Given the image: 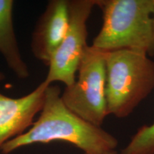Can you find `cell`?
<instances>
[{
	"label": "cell",
	"instance_id": "6da1fadb",
	"mask_svg": "<svg viewBox=\"0 0 154 154\" xmlns=\"http://www.w3.org/2000/svg\"><path fill=\"white\" fill-rule=\"evenodd\" d=\"M64 141L82 150L84 154H103L115 150L118 140L114 136L75 114L61 99V89L49 85L39 118L27 131L5 143L1 148L9 154L19 148L34 143Z\"/></svg>",
	"mask_w": 154,
	"mask_h": 154
},
{
	"label": "cell",
	"instance_id": "7a4b0ae2",
	"mask_svg": "<svg viewBox=\"0 0 154 154\" xmlns=\"http://www.w3.org/2000/svg\"><path fill=\"white\" fill-rule=\"evenodd\" d=\"M103 24L92 47L103 51L130 49L154 57V0H97Z\"/></svg>",
	"mask_w": 154,
	"mask_h": 154
},
{
	"label": "cell",
	"instance_id": "3957f363",
	"mask_svg": "<svg viewBox=\"0 0 154 154\" xmlns=\"http://www.w3.org/2000/svg\"><path fill=\"white\" fill-rule=\"evenodd\" d=\"M109 115L126 118L154 88V61L146 53L130 49L106 51Z\"/></svg>",
	"mask_w": 154,
	"mask_h": 154
},
{
	"label": "cell",
	"instance_id": "277c9868",
	"mask_svg": "<svg viewBox=\"0 0 154 154\" xmlns=\"http://www.w3.org/2000/svg\"><path fill=\"white\" fill-rule=\"evenodd\" d=\"M106 53L88 46L81 59L76 81L61 94V99L69 109L100 127L109 115L106 96Z\"/></svg>",
	"mask_w": 154,
	"mask_h": 154
},
{
	"label": "cell",
	"instance_id": "5b68a950",
	"mask_svg": "<svg viewBox=\"0 0 154 154\" xmlns=\"http://www.w3.org/2000/svg\"><path fill=\"white\" fill-rule=\"evenodd\" d=\"M96 5L97 0L69 1L68 29L50 61L49 72L44 80L48 85L59 82L68 87L75 82L81 59L88 47L86 23Z\"/></svg>",
	"mask_w": 154,
	"mask_h": 154
},
{
	"label": "cell",
	"instance_id": "8992f818",
	"mask_svg": "<svg viewBox=\"0 0 154 154\" xmlns=\"http://www.w3.org/2000/svg\"><path fill=\"white\" fill-rule=\"evenodd\" d=\"M49 86L44 81L33 91L20 98L0 93V149L33 125L34 118L43 108Z\"/></svg>",
	"mask_w": 154,
	"mask_h": 154
},
{
	"label": "cell",
	"instance_id": "52a82bcc",
	"mask_svg": "<svg viewBox=\"0 0 154 154\" xmlns=\"http://www.w3.org/2000/svg\"><path fill=\"white\" fill-rule=\"evenodd\" d=\"M69 22V1H49L36 22L31 42L33 55L46 66H49L54 54L62 42Z\"/></svg>",
	"mask_w": 154,
	"mask_h": 154
},
{
	"label": "cell",
	"instance_id": "ba28073f",
	"mask_svg": "<svg viewBox=\"0 0 154 154\" xmlns=\"http://www.w3.org/2000/svg\"><path fill=\"white\" fill-rule=\"evenodd\" d=\"M14 1L0 0V54L9 68L19 79L30 76L26 62L23 60L13 24Z\"/></svg>",
	"mask_w": 154,
	"mask_h": 154
},
{
	"label": "cell",
	"instance_id": "9c48e42d",
	"mask_svg": "<svg viewBox=\"0 0 154 154\" xmlns=\"http://www.w3.org/2000/svg\"><path fill=\"white\" fill-rule=\"evenodd\" d=\"M120 154H154V122L140 127Z\"/></svg>",
	"mask_w": 154,
	"mask_h": 154
},
{
	"label": "cell",
	"instance_id": "30bf717a",
	"mask_svg": "<svg viewBox=\"0 0 154 154\" xmlns=\"http://www.w3.org/2000/svg\"><path fill=\"white\" fill-rule=\"evenodd\" d=\"M103 154H119V153H118V152L116 151V150H112V151H109L106 152V153Z\"/></svg>",
	"mask_w": 154,
	"mask_h": 154
},
{
	"label": "cell",
	"instance_id": "8fae6325",
	"mask_svg": "<svg viewBox=\"0 0 154 154\" xmlns=\"http://www.w3.org/2000/svg\"><path fill=\"white\" fill-rule=\"evenodd\" d=\"M5 79V74H4L3 73H2L1 72H0V82H2V81Z\"/></svg>",
	"mask_w": 154,
	"mask_h": 154
},
{
	"label": "cell",
	"instance_id": "7c38bea8",
	"mask_svg": "<svg viewBox=\"0 0 154 154\" xmlns=\"http://www.w3.org/2000/svg\"><path fill=\"white\" fill-rule=\"evenodd\" d=\"M153 27H154V11H153Z\"/></svg>",
	"mask_w": 154,
	"mask_h": 154
}]
</instances>
